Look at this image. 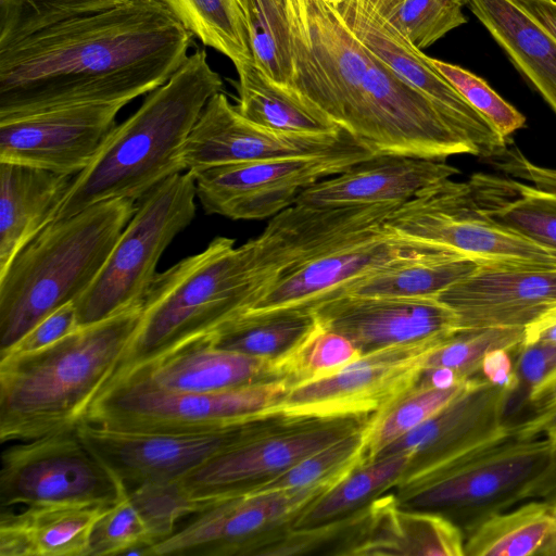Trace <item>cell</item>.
Masks as SVG:
<instances>
[{
    "mask_svg": "<svg viewBox=\"0 0 556 556\" xmlns=\"http://www.w3.org/2000/svg\"><path fill=\"white\" fill-rule=\"evenodd\" d=\"M193 35L160 0H127L0 48V119L45 110L131 102L162 86Z\"/></svg>",
    "mask_w": 556,
    "mask_h": 556,
    "instance_id": "cell-1",
    "label": "cell"
},
{
    "mask_svg": "<svg viewBox=\"0 0 556 556\" xmlns=\"http://www.w3.org/2000/svg\"><path fill=\"white\" fill-rule=\"evenodd\" d=\"M291 87L374 154L479 156L422 93L365 46L327 0H286Z\"/></svg>",
    "mask_w": 556,
    "mask_h": 556,
    "instance_id": "cell-2",
    "label": "cell"
},
{
    "mask_svg": "<svg viewBox=\"0 0 556 556\" xmlns=\"http://www.w3.org/2000/svg\"><path fill=\"white\" fill-rule=\"evenodd\" d=\"M141 319L139 304L42 350L0 356L1 441L75 430L117 371Z\"/></svg>",
    "mask_w": 556,
    "mask_h": 556,
    "instance_id": "cell-3",
    "label": "cell"
},
{
    "mask_svg": "<svg viewBox=\"0 0 556 556\" xmlns=\"http://www.w3.org/2000/svg\"><path fill=\"white\" fill-rule=\"evenodd\" d=\"M223 88L203 49L188 55L140 108L117 125L93 161L74 178L55 219L110 200L138 201L186 172L185 142L207 101Z\"/></svg>",
    "mask_w": 556,
    "mask_h": 556,
    "instance_id": "cell-4",
    "label": "cell"
},
{
    "mask_svg": "<svg viewBox=\"0 0 556 556\" xmlns=\"http://www.w3.org/2000/svg\"><path fill=\"white\" fill-rule=\"evenodd\" d=\"M115 199L53 220L0 275V354L90 287L136 211Z\"/></svg>",
    "mask_w": 556,
    "mask_h": 556,
    "instance_id": "cell-5",
    "label": "cell"
},
{
    "mask_svg": "<svg viewBox=\"0 0 556 556\" xmlns=\"http://www.w3.org/2000/svg\"><path fill=\"white\" fill-rule=\"evenodd\" d=\"M252 264L249 241L236 245L219 236L157 274L138 331L108 386L247 312L258 295Z\"/></svg>",
    "mask_w": 556,
    "mask_h": 556,
    "instance_id": "cell-6",
    "label": "cell"
},
{
    "mask_svg": "<svg viewBox=\"0 0 556 556\" xmlns=\"http://www.w3.org/2000/svg\"><path fill=\"white\" fill-rule=\"evenodd\" d=\"M553 443L543 435L525 437L513 425L507 433L438 467L404 475L397 482L399 502L412 509L457 515L469 530L489 515L520 503L546 467Z\"/></svg>",
    "mask_w": 556,
    "mask_h": 556,
    "instance_id": "cell-7",
    "label": "cell"
},
{
    "mask_svg": "<svg viewBox=\"0 0 556 556\" xmlns=\"http://www.w3.org/2000/svg\"><path fill=\"white\" fill-rule=\"evenodd\" d=\"M289 389L270 379L219 392L172 391L132 372L103 390L85 421L124 431L211 432L274 417Z\"/></svg>",
    "mask_w": 556,
    "mask_h": 556,
    "instance_id": "cell-8",
    "label": "cell"
},
{
    "mask_svg": "<svg viewBox=\"0 0 556 556\" xmlns=\"http://www.w3.org/2000/svg\"><path fill=\"white\" fill-rule=\"evenodd\" d=\"M195 198L194 178L182 172L139 200L100 273L74 302L79 327L143 304L162 254L195 216Z\"/></svg>",
    "mask_w": 556,
    "mask_h": 556,
    "instance_id": "cell-9",
    "label": "cell"
},
{
    "mask_svg": "<svg viewBox=\"0 0 556 556\" xmlns=\"http://www.w3.org/2000/svg\"><path fill=\"white\" fill-rule=\"evenodd\" d=\"M384 227L410 241L480 264L556 268V250L491 220L478 208L468 181L451 178L401 203Z\"/></svg>",
    "mask_w": 556,
    "mask_h": 556,
    "instance_id": "cell-10",
    "label": "cell"
},
{
    "mask_svg": "<svg viewBox=\"0 0 556 556\" xmlns=\"http://www.w3.org/2000/svg\"><path fill=\"white\" fill-rule=\"evenodd\" d=\"M372 154L349 137L339 147L320 154L227 164L190 173L206 214L258 220L275 216L294 204L314 184Z\"/></svg>",
    "mask_w": 556,
    "mask_h": 556,
    "instance_id": "cell-11",
    "label": "cell"
},
{
    "mask_svg": "<svg viewBox=\"0 0 556 556\" xmlns=\"http://www.w3.org/2000/svg\"><path fill=\"white\" fill-rule=\"evenodd\" d=\"M124 489L76 429L21 441L1 456L2 507L112 506Z\"/></svg>",
    "mask_w": 556,
    "mask_h": 556,
    "instance_id": "cell-12",
    "label": "cell"
},
{
    "mask_svg": "<svg viewBox=\"0 0 556 556\" xmlns=\"http://www.w3.org/2000/svg\"><path fill=\"white\" fill-rule=\"evenodd\" d=\"M446 339L362 354L323 377L291 387L270 416L302 420L375 415L415 387L428 353Z\"/></svg>",
    "mask_w": 556,
    "mask_h": 556,
    "instance_id": "cell-13",
    "label": "cell"
},
{
    "mask_svg": "<svg viewBox=\"0 0 556 556\" xmlns=\"http://www.w3.org/2000/svg\"><path fill=\"white\" fill-rule=\"evenodd\" d=\"M353 418L316 419L273 432L265 425L176 481L199 513L286 470L364 424L356 425Z\"/></svg>",
    "mask_w": 556,
    "mask_h": 556,
    "instance_id": "cell-14",
    "label": "cell"
},
{
    "mask_svg": "<svg viewBox=\"0 0 556 556\" xmlns=\"http://www.w3.org/2000/svg\"><path fill=\"white\" fill-rule=\"evenodd\" d=\"M269 418L198 433L137 432L83 421L76 432L127 489L176 481L264 427Z\"/></svg>",
    "mask_w": 556,
    "mask_h": 556,
    "instance_id": "cell-15",
    "label": "cell"
},
{
    "mask_svg": "<svg viewBox=\"0 0 556 556\" xmlns=\"http://www.w3.org/2000/svg\"><path fill=\"white\" fill-rule=\"evenodd\" d=\"M352 33L399 76L427 97L479 156L490 159L509 141L478 113L438 71L432 58L415 48L376 10L370 0H327Z\"/></svg>",
    "mask_w": 556,
    "mask_h": 556,
    "instance_id": "cell-16",
    "label": "cell"
},
{
    "mask_svg": "<svg viewBox=\"0 0 556 556\" xmlns=\"http://www.w3.org/2000/svg\"><path fill=\"white\" fill-rule=\"evenodd\" d=\"M126 104H77L0 119V162L76 176L108 141Z\"/></svg>",
    "mask_w": 556,
    "mask_h": 556,
    "instance_id": "cell-17",
    "label": "cell"
},
{
    "mask_svg": "<svg viewBox=\"0 0 556 556\" xmlns=\"http://www.w3.org/2000/svg\"><path fill=\"white\" fill-rule=\"evenodd\" d=\"M337 482L268 493H243L219 501L197 513L185 527L154 544L151 555L254 554L265 532L294 519Z\"/></svg>",
    "mask_w": 556,
    "mask_h": 556,
    "instance_id": "cell-18",
    "label": "cell"
},
{
    "mask_svg": "<svg viewBox=\"0 0 556 556\" xmlns=\"http://www.w3.org/2000/svg\"><path fill=\"white\" fill-rule=\"evenodd\" d=\"M399 204L313 207L294 203L276 214L262 233L249 240L258 296L304 262L382 228Z\"/></svg>",
    "mask_w": 556,
    "mask_h": 556,
    "instance_id": "cell-19",
    "label": "cell"
},
{
    "mask_svg": "<svg viewBox=\"0 0 556 556\" xmlns=\"http://www.w3.org/2000/svg\"><path fill=\"white\" fill-rule=\"evenodd\" d=\"M442 253L451 252L404 239L383 226L283 274L244 313L312 305L350 282L399 261Z\"/></svg>",
    "mask_w": 556,
    "mask_h": 556,
    "instance_id": "cell-20",
    "label": "cell"
},
{
    "mask_svg": "<svg viewBox=\"0 0 556 556\" xmlns=\"http://www.w3.org/2000/svg\"><path fill=\"white\" fill-rule=\"evenodd\" d=\"M311 306L324 328L348 338L362 354L446 339L458 330L455 313L437 298L337 294Z\"/></svg>",
    "mask_w": 556,
    "mask_h": 556,
    "instance_id": "cell-21",
    "label": "cell"
},
{
    "mask_svg": "<svg viewBox=\"0 0 556 556\" xmlns=\"http://www.w3.org/2000/svg\"><path fill=\"white\" fill-rule=\"evenodd\" d=\"M350 135H300L264 128L243 117L225 93L205 104L182 149L186 172L263 161L309 156L342 144Z\"/></svg>",
    "mask_w": 556,
    "mask_h": 556,
    "instance_id": "cell-22",
    "label": "cell"
},
{
    "mask_svg": "<svg viewBox=\"0 0 556 556\" xmlns=\"http://www.w3.org/2000/svg\"><path fill=\"white\" fill-rule=\"evenodd\" d=\"M511 393L482 376L471 378L454 400L391 443L377 458L409 454L414 462L405 475L418 473L485 444L511 429L506 420Z\"/></svg>",
    "mask_w": 556,
    "mask_h": 556,
    "instance_id": "cell-23",
    "label": "cell"
},
{
    "mask_svg": "<svg viewBox=\"0 0 556 556\" xmlns=\"http://www.w3.org/2000/svg\"><path fill=\"white\" fill-rule=\"evenodd\" d=\"M459 329L526 328L556 306V268L480 265L438 298Z\"/></svg>",
    "mask_w": 556,
    "mask_h": 556,
    "instance_id": "cell-24",
    "label": "cell"
},
{
    "mask_svg": "<svg viewBox=\"0 0 556 556\" xmlns=\"http://www.w3.org/2000/svg\"><path fill=\"white\" fill-rule=\"evenodd\" d=\"M460 170L445 160L379 153L304 190L296 204L341 207L404 203Z\"/></svg>",
    "mask_w": 556,
    "mask_h": 556,
    "instance_id": "cell-25",
    "label": "cell"
},
{
    "mask_svg": "<svg viewBox=\"0 0 556 556\" xmlns=\"http://www.w3.org/2000/svg\"><path fill=\"white\" fill-rule=\"evenodd\" d=\"M75 176L0 162V275L55 216Z\"/></svg>",
    "mask_w": 556,
    "mask_h": 556,
    "instance_id": "cell-26",
    "label": "cell"
},
{
    "mask_svg": "<svg viewBox=\"0 0 556 556\" xmlns=\"http://www.w3.org/2000/svg\"><path fill=\"white\" fill-rule=\"evenodd\" d=\"M343 554L463 556L465 539L447 517L407 510L397 497H387L372 503L359 538Z\"/></svg>",
    "mask_w": 556,
    "mask_h": 556,
    "instance_id": "cell-27",
    "label": "cell"
},
{
    "mask_svg": "<svg viewBox=\"0 0 556 556\" xmlns=\"http://www.w3.org/2000/svg\"><path fill=\"white\" fill-rule=\"evenodd\" d=\"M132 372L182 392H219L274 379L270 359L214 348L204 336Z\"/></svg>",
    "mask_w": 556,
    "mask_h": 556,
    "instance_id": "cell-28",
    "label": "cell"
},
{
    "mask_svg": "<svg viewBox=\"0 0 556 556\" xmlns=\"http://www.w3.org/2000/svg\"><path fill=\"white\" fill-rule=\"evenodd\" d=\"M110 506H25L0 515L1 556H88L93 526Z\"/></svg>",
    "mask_w": 556,
    "mask_h": 556,
    "instance_id": "cell-29",
    "label": "cell"
},
{
    "mask_svg": "<svg viewBox=\"0 0 556 556\" xmlns=\"http://www.w3.org/2000/svg\"><path fill=\"white\" fill-rule=\"evenodd\" d=\"M468 5L556 115V40L511 0H469Z\"/></svg>",
    "mask_w": 556,
    "mask_h": 556,
    "instance_id": "cell-30",
    "label": "cell"
},
{
    "mask_svg": "<svg viewBox=\"0 0 556 556\" xmlns=\"http://www.w3.org/2000/svg\"><path fill=\"white\" fill-rule=\"evenodd\" d=\"M468 184L484 216L556 250V192L508 176L483 173L472 175Z\"/></svg>",
    "mask_w": 556,
    "mask_h": 556,
    "instance_id": "cell-31",
    "label": "cell"
},
{
    "mask_svg": "<svg viewBox=\"0 0 556 556\" xmlns=\"http://www.w3.org/2000/svg\"><path fill=\"white\" fill-rule=\"evenodd\" d=\"M238 73L239 113L264 128L300 135H339L343 132L329 117L304 100L292 87L266 77L250 62Z\"/></svg>",
    "mask_w": 556,
    "mask_h": 556,
    "instance_id": "cell-32",
    "label": "cell"
},
{
    "mask_svg": "<svg viewBox=\"0 0 556 556\" xmlns=\"http://www.w3.org/2000/svg\"><path fill=\"white\" fill-rule=\"evenodd\" d=\"M318 326L311 305L243 313L204 334L210 345L277 359Z\"/></svg>",
    "mask_w": 556,
    "mask_h": 556,
    "instance_id": "cell-33",
    "label": "cell"
},
{
    "mask_svg": "<svg viewBox=\"0 0 556 556\" xmlns=\"http://www.w3.org/2000/svg\"><path fill=\"white\" fill-rule=\"evenodd\" d=\"M480 265L472 258L451 253L406 258L363 276L329 296L438 298Z\"/></svg>",
    "mask_w": 556,
    "mask_h": 556,
    "instance_id": "cell-34",
    "label": "cell"
},
{
    "mask_svg": "<svg viewBox=\"0 0 556 556\" xmlns=\"http://www.w3.org/2000/svg\"><path fill=\"white\" fill-rule=\"evenodd\" d=\"M556 535V518L547 506L526 501L510 510L489 515L468 530L465 555L529 556Z\"/></svg>",
    "mask_w": 556,
    "mask_h": 556,
    "instance_id": "cell-35",
    "label": "cell"
},
{
    "mask_svg": "<svg viewBox=\"0 0 556 556\" xmlns=\"http://www.w3.org/2000/svg\"><path fill=\"white\" fill-rule=\"evenodd\" d=\"M414 462L409 454H391L363 463L305 507L294 527L306 529L329 521L363 503L370 495L395 483Z\"/></svg>",
    "mask_w": 556,
    "mask_h": 556,
    "instance_id": "cell-36",
    "label": "cell"
},
{
    "mask_svg": "<svg viewBox=\"0 0 556 556\" xmlns=\"http://www.w3.org/2000/svg\"><path fill=\"white\" fill-rule=\"evenodd\" d=\"M198 38L227 56L236 70L253 62L238 0H160Z\"/></svg>",
    "mask_w": 556,
    "mask_h": 556,
    "instance_id": "cell-37",
    "label": "cell"
},
{
    "mask_svg": "<svg viewBox=\"0 0 556 556\" xmlns=\"http://www.w3.org/2000/svg\"><path fill=\"white\" fill-rule=\"evenodd\" d=\"M470 379L450 388L415 386L365 425L364 463L371 462L391 443L438 413L460 392Z\"/></svg>",
    "mask_w": 556,
    "mask_h": 556,
    "instance_id": "cell-38",
    "label": "cell"
},
{
    "mask_svg": "<svg viewBox=\"0 0 556 556\" xmlns=\"http://www.w3.org/2000/svg\"><path fill=\"white\" fill-rule=\"evenodd\" d=\"M253 62L270 80L291 87V33L286 0H238Z\"/></svg>",
    "mask_w": 556,
    "mask_h": 556,
    "instance_id": "cell-39",
    "label": "cell"
},
{
    "mask_svg": "<svg viewBox=\"0 0 556 556\" xmlns=\"http://www.w3.org/2000/svg\"><path fill=\"white\" fill-rule=\"evenodd\" d=\"M366 422L367 420L333 443L307 455L286 470L252 485L240 494L268 493L339 481L364 463Z\"/></svg>",
    "mask_w": 556,
    "mask_h": 556,
    "instance_id": "cell-40",
    "label": "cell"
},
{
    "mask_svg": "<svg viewBox=\"0 0 556 556\" xmlns=\"http://www.w3.org/2000/svg\"><path fill=\"white\" fill-rule=\"evenodd\" d=\"M469 0H376L379 14L415 48L430 47L451 30L467 23L464 8Z\"/></svg>",
    "mask_w": 556,
    "mask_h": 556,
    "instance_id": "cell-41",
    "label": "cell"
},
{
    "mask_svg": "<svg viewBox=\"0 0 556 556\" xmlns=\"http://www.w3.org/2000/svg\"><path fill=\"white\" fill-rule=\"evenodd\" d=\"M361 355L352 341L324 328L318 321V326L291 351L271 361V376L291 388L323 377Z\"/></svg>",
    "mask_w": 556,
    "mask_h": 556,
    "instance_id": "cell-42",
    "label": "cell"
},
{
    "mask_svg": "<svg viewBox=\"0 0 556 556\" xmlns=\"http://www.w3.org/2000/svg\"><path fill=\"white\" fill-rule=\"evenodd\" d=\"M525 328L488 327L459 329L433 348L424 369L450 368L463 380L482 376L484 356L494 350L516 351L523 342Z\"/></svg>",
    "mask_w": 556,
    "mask_h": 556,
    "instance_id": "cell-43",
    "label": "cell"
},
{
    "mask_svg": "<svg viewBox=\"0 0 556 556\" xmlns=\"http://www.w3.org/2000/svg\"><path fill=\"white\" fill-rule=\"evenodd\" d=\"M127 0H0V48L65 21L114 8Z\"/></svg>",
    "mask_w": 556,
    "mask_h": 556,
    "instance_id": "cell-44",
    "label": "cell"
},
{
    "mask_svg": "<svg viewBox=\"0 0 556 556\" xmlns=\"http://www.w3.org/2000/svg\"><path fill=\"white\" fill-rule=\"evenodd\" d=\"M433 65L507 141L510 136L526 125V117L515 106L504 100L480 76L452 63L432 59Z\"/></svg>",
    "mask_w": 556,
    "mask_h": 556,
    "instance_id": "cell-45",
    "label": "cell"
},
{
    "mask_svg": "<svg viewBox=\"0 0 556 556\" xmlns=\"http://www.w3.org/2000/svg\"><path fill=\"white\" fill-rule=\"evenodd\" d=\"M137 545L152 548L147 526L125 488L93 526L88 556L125 555Z\"/></svg>",
    "mask_w": 556,
    "mask_h": 556,
    "instance_id": "cell-46",
    "label": "cell"
},
{
    "mask_svg": "<svg viewBox=\"0 0 556 556\" xmlns=\"http://www.w3.org/2000/svg\"><path fill=\"white\" fill-rule=\"evenodd\" d=\"M128 494L147 526L152 545L170 536L179 519L198 511L177 481L144 483L128 490Z\"/></svg>",
    "mask_w": 556,
    "mask_h": 556,
    "instance_id": "cell-47",
    "label": "cell"
},
{
    "mask_svg": "<svg viewBox=\"0 0 556 556\" xmlns=\"http://www.w3.org/2000/svg\"><path fill=\"white\" fill-rule=\"evenodd\" d=\"M514 372L517 387L510 395L506 420L521 413L532 391L556 371V341L521 344L514 351Z\"/></svg>",
    "mask_w": 556,
    "mask_h": 556,
    "instance_id": "cell-48",
    "label": "cell"
},
{
    "mask_svg": "<svg viewBox=\"0 0 556 556\" xmlns=\"http://www.w3.org/2000/svg\"><path fill=\"white\" fill-rule=\"evenodd\" d=\"M74 302L55 309L36 324L7 354H23L42 350L63 339L78 328Z\"/></svg>",
    "mask_w": 556,
    "mask_h": 556,
    "instance_id": "cell-49",
    "label": "cell"
},
{
    "mask_svg": "<svg viewBox=\"0 0 556 556\" xmlns=\"http://www.w3.org/2000/svg\"><path fill=\"white\" fill-rule=\"evenodd\" d=\"M486 162L508 177L556 192V168L533 163L517 147H507Z\"/></svg>",
    "mask_w": 556,
    "mask_h": 556,
    "instance_id": "cell-50",
    "label": "cell"
},
{
    "mask_svg": "<svg viewBox=\"0 0 556 556\" xmlns=\"http://www.w3.org/2000/svg\"><path fill=\"white\" fill-rule=\"evenodd\" d=\"M553 442L546 467L525 490L520 503L538 501L547 506L556 518V441ZM552 542H556V535L549 543Z\"/></svg>",
    "mask_w": 556,
    "mask_h": 556,
    "instance_id": "cell-51",
    "label": "cell"
},
{
    "mask_svg": "<svg viewBox=\"0 0 556 556\" xmlns=\"http://www.w3.org/2000/svg\"><path fill=\"white\" fill-rule=\"evenodd\" d=\"M510 354L511 352L502 349L489 352L482 361L481 375L489 382L507 388L514 393L517 379Z\"/></svg>",
    "mask_w": 556,
    "mask_h": 556,
    "instance_id": "cell-52",
    "label": "cell"
},
{
    "mask_svg": "<svg viewBox=\"0 0 556 556\" xmlns=\"http://www.w3.org/2000/svg\"><path fill=\"white\" fill-rule=\"evenodd\" d=\"M556 40V0H511Z\"/></svg>",
    "mask_w": 556,
    "mask_h": 556,
    "instance_id": "cell-53",
    "label": "cell"
},
{
    "mask_svg": "<svg viewBox=\"0 0 556 556\" xmlns=\"http://www.w3.org/2000/svg\"><path fill=\"white\" fill-rule=\"evenodd\" d=\"M513 425L525 437L543 435L556 441V406L532 414Z\"/></svg>",
    "mask_w": 556,
    "mask_h": 556,
    "instance_id": "cell-54",
    "label": "cell"
},
{
    "mask_svg": "<svg viewBox=\"0 0 556 556\" xmlns=\"http://www.w3.org/2000/svg\"><path fill=\"white\" fill-rule=\"evenodd\" d=\"M556 341V306L525 328L523 344Z\"/></svg>",
    "mask_w": 556,
    "mask_h": 556,
    "instance_id": "cell-55",
    "label": "cell"
},
{
    "mask_svg": "<svg viewBox=\"0 0 556 556\" xmlns=\"http://www.w3.org/2000/svg\"><path fill=\"white\" fill-rule=\"evenodd\" d=\"M528 405L530 415L556 406V371L532 391Z\"/></svg>",
    "mask_w": 556,
    "mask_h": 556,
    "instance_id": "cell-56",
    "label": "cell"
},
{
    "mask_svg": "<svg viewBox=\"0 0 556 556\" xmlns=\"http://www.w3.org/2000/svg\"><path fill=\"white\" fill-rule=\"evenodd\" d=\"M542 556H556V542L548 543L540 553Z\"/></svg>",
    "mask_w": 556,
    "mask_h": 556,
    "instance_id": "cell-57",
    "label": "cell"
},
{
    "mask_svg": "<svg viewBox=\"0 0 556 556\" xmlns=\"http://www.w3.org/2000/svg\"><path fill=\"white\" fill-rule=\"evenodd\" d=\"M372 3L376 1V0H370Z\"/></svg>",
    "mask_w": 556,
    "mask_h": 556,
    "instance_id": "cell-58",
    "label": "cell"
}]
</instances>
